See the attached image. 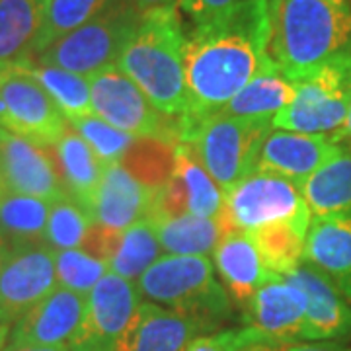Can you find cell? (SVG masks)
Listing matches in <instances>:
<instances>
[{
    "instance_id": "e575fe53",
    "label": "cell",
    "mask_w": 351,
    "mask_h": 351,
    "mask_svg": "<svg viewBox=\"0 0 351 351\" xmlns=\"http://www.w3.org/2000/svg\"><path fill=\"white\" fill-rule=\"evenodd\" d=\"M71 127L75 129L80 137L90 145V149L96 152L104 166L119 162L123 158L127 149L133 145L135 137L125 131H119L110 123H106L98 115H86L71 119Z\"/></svg>"
},
{
    "instance_id": "ab89813d",
    "label": "cell",
    "mask_w": 351,
    "mask_h": 351,
    "mask_svg": "<svg viewBox=\"0 0 351 351\" xmlns=\"http://www.w3.org/2000/svg\"><path fill=\"white\" fill-rule=\"evenodd\" d=\"M133 4L137 6L138 12H147V10H154V8L178 4V0H133Z\"/></svg>"
},
{
    "instance_id": "4dcf8cb0",
    "label": "cell",
    "mask_w": 351,
    "mask_h": 351,
    "mask_svg": "<svg viewBox=\"0 0 351 351\" xmlns=\"http://www.w3.org/2000/svg\"><path fill=\"white\" fill-rule=\"evenodd\" d=\"M160 242L151 221H141L121 232L110 260V271L135 281L160 258Z\"/></svg>"
},
{
    "instance_id": "74e56055",
    "label": "cell",
    "mask_w": 351,
    "mask_h": 351,
    "mask_svg": "<svg viewBox=\"0 0 351 351\" xmlns=\"http://www.w3.org/2000/svg\"><path fill=\"white\" fill-rule=\"evenodd\" d=\"M186 351H237L232 332H221L215 336H197Z\"/></svg>"
},
{
    "instance_id": "7402d4cb",
    "label": "cell",
    "mask_w": 351,
    "mask_h": 351,
    "mask_svg": "<svg viewBox=\"0 0 351 351\" xmlns=\"http://www.w3.org/2000/svg\"><path fill=\"white\" fill-rule=\"evenodd\" d=\"M51 149H55V158L66 193L92 217V205L106 166L90 149L86 141L71 129H66L59 143Z\"/></svg>"
},
{
    "instance_id": "bcb514c9",
    "label": "cell",
    "mask_w": 351,
    "mask_h": 351,
    "mask_svg": "<svg viewBox=\"0 0 351 351\" xmlns=\"http://www.w3.org/2000/svg\"><path fill=\"white\" fill-rule=\"evenodd\" d=\"M2 76H4V69H0V86H2Z\"/></svg>"
},
{
    "instance_id": "b9f144b4",
    "label": "cell",
    "mask_w": 351,
    "mask_h": 351,
    "mask_svg": "<svg viewBox=\"0 0 351 351\" xmlns=\"http://www.w3.org/2000/svg\"><path fill=\"white\" fill-rule=\"evenodd\" d=\"M332 141L334 143H339L341 138H351V108H350V113H348V119H346V123H343V127L339 129V131H336L334 135H332Z\"/></svg>"
},
{
    "instance_id": "8d00e7d4",
    "label": "cell",
    "mask_w": 351,
    "mask_h": 351,
    "mask_svg": "<svg viewBox=\"0 0 351 351\" xmlns=\"http://www.w3.org/2000/svg\"><path fill=\"white\" fill-rule=\"evenodd\" d=\"M234 338V350L237 351H279L281 343H274L267 338H263L262 334H258L252 328H242L232 332Z\"/></svg>"
},
{
    "instance_id": "9a60e30c",
    "label": "cell",
    "mask_w": 351,
    "mask_h": 351,
    "mask_svg": "<svg viewBox=\"0 0 351 351\" xmlns=\"http://www.w3.org/2000/svg\"><path fill=\"white\" fill-rule=\"evenodd\" d=\"M248 328L274 343H291L302 338L306 297L283 276L269 271L246 308Z\"/></svg>"
},
{
    "instance_id": "6da1fadb",
    "label": "cell",
    "mask_w": 351,
    "mask_h": 351,
    "mask_svg": "<svg viewBox=\"0 0 351 351\" xmlns=\"http://www.w3.org/2000/svg\"><path fill=\"white\" fill-rule=\"evenodd\" d=\"M269 41V0H242L193 24L184 47L189 110L180 119V143L191 127L221 112L252 78L276 64Z\"/></svg>"
},
{
    "instance_id": "83f0119b",
    "label": "cell",
    "mask_w": 351,
    "mask_h": 351,
    "mask_svg": "<svg viewBox=\"0 0 351 351\" xmlns=\"http://www.w3.org/2000/svg\"><path fill=\"white\" fill-rule=\"evenodd\" d=\"M117 0H43L41 25L34 43V59L57 39L75 32ZM32 59V61H34Z\"/></svg>"
},
{
    "instance_id": "4316f807",
    "label": "cell",
    "mask_w": 351,
    "mask_h": 351,
    "mask_svg": "<svg viewBox=\"0 0 351 351\" xmlns=\"http://www.w3.org/2000/svg\"><path fill=\"white\" fill-rule=\"evenodd\" d=\"M174 172L180 176L186 197H188V213L197 217H217L225 209V193L219 188L211 174L201 164L189 143L176 145Z\"/></svg>"
},
{
    "instance_id": "e0dca14e",
    "label": "cell",
    "mask_w": 351,
    "mask_h": 351,
    "mask_svg": "<svg viewBox=\"0 0 351 351\" xmlns=\"http://www.w3.org/2000/svg\"><path fill=\"white\" fill-rule=\"evenodd\" d=\"M339 149L341 147L338 143L326 135H306L277 129L263 141L256 170L283 176L301 188L302 182L311 178L322 164L334 158Z\"/></svg>"
},
{
    "instance_id": "c3c4849f",
    "label": "cell",
    "mask_w": 351,
    "mask_h": 351,
    "mask_svg": "<svg viewBox=\"0 0 351 351\" xmlns=\"http://www.w3.org/2000/svg\"><path fill=\"white\" fill-rule=\"evenodd\" d=\"M346 4H348V6H350V10H351V0H346Z\"/></svg>"
},
{
    "instance_id": "d4e9b609",
    "label": "cell",
    "mask_w": 351,
    "mask_h": 351,
    "mask_svg": "<svg viewBox=\"0 0 351 351\" xmlns=\"http://www.w3.org/2000/svg\"><path fill=\"white\" fill-rule=\"evenodd\" d=\"M51 201L4 191L0 195V234L8 248L45 244Z\"/></svg>"
},
{
    "instance_id": "2e32d148",
    "label": "cell",
    "mask_w": 351,
    "mask_h": 351,
    "mask_svg": "<svg viewBox=\"0 0 351 351\" xmlns=\"http://www.w3.org/2000/svg\"><path fill=\"white\" fill-rule=\"evenodd\" d=\"M205 330L209 328L189 314L141 302L115 351H186Z\"/></svg>"
},
{
    "instance_id": "7bdbcfd3",
    "label": "cell",
    "mask_w": 351,
    "mask_h": 351,
    "mask_svg": "<svg viewBox=\"0 0 351 351\" xmlns=\"http://www.w3.org/2000/svg\"><path fill=\"white\" fill-rule=\"evenodd\" d=\"M8 254H10V248H8V244H6V240H4V237L0 234V267H2V263L6 262Z\"/></svg>"
},
{
    "instance_id": "f35d334b",
    "label": "cell",
    "mask_w": 351,
    "mask_h": 351,
    "mask_svg": "<svg viewBox=\"0 0 351 351\" xmlns=\"http://www.w3.org/2000/svg\"><path fill=\"white\" fill-rule=\"evenodd\" d=\"M279 351H351L348 346H341L336 341H326V343H302V341H291V343H281Z\"/></svg>"
},
{
    "instance_id": "d6986e66",
    "label": "cell",
    "mask_w": 351,
    "mask_h": 351,
    "mask_svg": "<svg viewBox=\"0 0 351 351\" xmlns=\"http://www.w3.org/2000/svg\"><path fill=\"white\" fill-rule=\"evenodd\" d=\"M302 262L320 269L351 301V215L313 217Z\"/></svg>"
},
{
    "instance_id": "5bb4252c",
    "label": "cell",
    "mask_w": 351,
    "mask_h": 351,
    "mask_svg": "<svg viewBox=\"0 0 351 351\" xmlns=\"http://www.w3.org/2000/svg\"><path fill=\"white\" fill-rule=\"evenodd\" d=\"M283 277L301 289L306 297V316L301 339L320 341L351 338L350 302L320 269L301 262Z\"/></svg>"
},
{
    "instance_id": "8fae6325",
    "label": "cell",
    "mask_w": 351,
    "mask_h": 351,
    "mask_svg": "<svg viewBox=\"0 0 351 351\" xmlns=\"http://www.w3.org/2000/svg\"><path fill=\"white\" fill-rule=\"evenodd\" d=\"M57 287L55 250L47 244L14 248L0 267V322L16 324Z\"/></svg>"
},
{
    "instance_id": "30bf717a",
    "label": "cell",
    "mask_w": 351,
    "mask_h": 351,
    "mask_svg": "<svg viewBox=\"0 0 351 351\" xmlns=\"http://www.w3.org/2000/svg\"><path fill=\"white\" fill-rule=\"evenodd\" d=\"M141 304V291L125 277L108 271L88 293L82 326L71 351H115Z\"/></svg>"
},
{
    "instance_id": "ba28073f",
    "label": "cell",
    "mask_w": 351,
    "mask_h": 351,
    "mask_svg": "<svg viewBox=\"0 0 351 351\" xmlns=\"http://www.w3.org/2000/svg\"><path fill=\"white\" fill-rule=\"evenodd\" d=\"M225 211L232 225L246 232L274 223L311 226L313 219L297 184L263 170H254L226 191Z\"/></svg>"
},
{
    "instance_id": "60d3db41",
    "label": "cell",
    "mask_w": 351,
    "mask_h": 351,
    "mask_svg": "<svg viewBox=\"0 0 351 351\" xmlns=\"http://www.w3.org/2000/svg\"><path fill=\"white\" fill-rule=\"evenodd\" d=\"M4 351H71L69 346H24V348H12L8 346Z\"/></svg>"
},
{
    "instance_id": "d6a6232c",
    "label": "cell",
    "mask_w": 351,
    "mask_h": 351,
    "mask_svg": "<svg viewBox=\"0 0 351 351\" xmlns=\"http://www.w3.org/2000/svg\"><path fill=\"white\" fill-rule=\"evenodd\" d=\"M92 225V217L71 195H64L51 201L45 240L57 250L82 248Z\"/></svg>"
},
{
    "instance_id": "4fadbf2b",
    "label": "cell",
    "mask_w": 351,
    "mask_h": 351,
    "mask_svg": "<svg viewBox=\"0 0 351 351\" xmlns=\"http://www.w3.org/2000/svg\"><path fill=\"white\" fill-rule=\"evenodd\" d=\"M86 297L57 287L14 324L10 346H69L82 326Z\"/></svg>"
},
{
    "instance_id": "836d02e7",
    "label": "cell",
    "mask_w": 351,
    "mask_h": 351,
    "mask_svg": "<svg viewBox=\"0 0 351 351\" xmlns=\"http://www.w3.org/2000/svg\"><path fill=\"white\" fill-rule=\"evenodd\" d=\"M55 271L61 287L88 297L96 283L110 271V265L82 248L55 250Z\"/></svg>"
},
{
    "instance_id": "5b68a950",
    "label": "cell",
    "mask_w": 351,
    "mask_h": 351,
    "mask_svg": "<svg viewBox=\"0 0 351 351\" xmlns=\"http://www.w3.org/2000/svg\"><path fill=\"white\" fill-rule=\"evenodd\" d=\"M271 129V119L219 112L191 127L182 143L193 147L205 170L226 193L256 170L260 149Z\"/></svg>"
},
{
    "instance_id": "9c48e42d",
    "label": "cell",
    "mask_w": 351,
    "mask_h": 351,
    "mask_svg": "<svg viewBox=\"0 0 351 351\" xmlns=\"http://www.w3.org/2000/svg\"><path fill=\"white\" fill-rule=\"evenodd\" d=\"M0 127L51 149L66 133L59 106L34 76L22 69H6L0 86Z\"/></svg>"
},
{
    "instance_id": "7c38bea8",
    "label": "cell",
    "mask_w": 351,
    "mask_h": 351,
    "mask_svg": "<svg viewBox=\"0 0 351 351\" xmlns=\"http://www.w3.org/2000/svg\"><path fill=\"white\" fill-rule=\"evenodd\" d=\"M0 174L6 191L57 201L69 195L43 147L0 127Z\"/></svg>"
},
{
    "instance_id": "7a4b0ae2",
    "label": "cell",
    "mask_w": 351,
    "mask_h": 351,
    "mask_svg": "<svg viewBox=\"0 0 351 351\" xmlns=\"http://www.w3.org/2000/svg\"><path fill=\"white\" fill-rule=\"evenodd\" d=\"M184 47L182 16L178 4H172L141 14L133 36L115 61L158 112L176 119H184L189 110Z\"/></svg>"
},
{
    "instance_id": "603a6c76",
    "label": "cell",
    "mask_w": 351,
    "mask_h": 351,
    "mask_svg": "<svg viewBox=\"0 0 351 351\" xmlns=\"http://www.w3.org/2000/svg\"><path fill=\"white\" fill-rule=\"evenodd\" d=\"M43 0H0V69H16L34 59Z\"/></svg>"
},
{
    "instance_id": "f6af8a7d",
    "label": "cell",
    "mask_w": 351,
    "mask_h": 351,
    "mask_svg": "<svg viewBox=\"0 0 351 351\" xmlns=\"http://www.w3.org/2000/svg\"><path fill=\"white\" fill-rule=\"evenodd\" d=\"M6 191V188H4V182H2V174H0V195Z\"/></svg>"
},
{
    "instance_id": "52a82bcc",
    "label": "cell",
    "mask_w": 351,
    "mask_h": 351,
    "mask_svg": "<svg viewBox=\"0 0 351 351\" xmlns=\"http://www.w3.org/2000/svg\"><path fill=\"white\" fill-rule=\"evenodd\" d=\"M92 113L133 137H154L178 145L180 119L158 112L145 92L117 66L110 64L88 76Z\"/></svg>"
},
{
    "instance_id": "3957f363",
    "label": "cell",
    "mask_w": 351,
    "mask_h": 351,
    "mask_svg": "<svg viewBox=\"0 0 351 351\" xmlns=\"http://www.w3.org/2000/svg\"><path fill=\"white\" fill-rule=\"evenodd\" d=\"M269 55L299 82L351 43V10L334 0H269Z\"/></svg>"
},
{
    "instance_id": "ee69618b",
    "label": "cell",
    "mask_w": 351,
    "mask_h": 351,
    "mask_svg": "<svg viewBox=\"0 0 351 351\" xmlns=\"http://www.w3.org/2000/svg\"><path fill=\"white\" fill-rule=\"evenodd\" d=\"M8 332H10V326H6V324H2L0 322V351L4 348V341L8 338Z\"/></svg>"
},
{
    "instance_id": "d590c367",
    "label": "cell",
    "mask_w": 351,
    "mask_h": 351,
    "mask_svg": "<svg viewBox=\"0 0 351 351\" xmlns=\"http://www.w3.org/2000/svg\"><path fill=\"white\" fill-rule=\"evenodd\" d=\"M242 0H178V8L193 20V24L209 20L217 14L225 12L226 8L239 4Z\"/></svg>"
},
{
    "instance_id": "8992f818",
    "label": "cell",
    "mask_w": 351,
    "mask_h": 351,
    "mask_svg": "<svg viewBox=\"0 0 351 351\" xmlns=\"http://www.w3.org/2000/svg\"><path fill=\"white\" fill-rule=\"evenodd\" d=\"M141 14L133 0H117L90 22L57 39L34 61L88 78L104 66L115 64L133 36Z\"/></svg>"
},
{
    "instance_id": "f546056e",
    "label": "cell",
    "mask_w": 351,
    "mask_h": 351,
    "mask_svg": "<svg viewBox=\"0 0 351 351\" xmlns=\"http://www.w3.org/2000/svg\"><path fill=\"white\" fill-rule=\"evenodd\" d=\"M308 226L299 223H274L250 232L263 265L279 276L293 271L302 262Z\"/></svg>"
},
{
    "instance_id": "f1b7e54d",
    "label": "cell",
    "mask_w": 351,
    "mask_h": 351,
    "mask_svg": "<svg viewBox=\"0 0 351 351\" xmlns=\"http://www.w3.org/2000/svg\"><path fill=\"white\" fill-rule=\"evenodd\" d=\"M16 69H22L29 76H34L43 90L49 94L59 110L71 121L76 117L92 115V100H90V84L86 76L75 75L57 66L39 64L27 61Z\"/></svg>"
},
{
    "instance_id": "277c9868",
    "label": "cell",
    "mask_w": 351,
    "mask_h": 351,
    "mask_svg": "<svg viewBox=\"0 0 351 351\" xmlns=\"http://www.w3.org/2000/svg\"><path fill=\"white\" fill-rule=\"evenodd\" d=\"M138 291L151 301L197 318L209 330L230 311L207 256L168 254L158 258L138 277Z\"/></svg>"
},
{
    "instance_id": "1f68e13d",
    "label": "cell",
    "mask_w": 351,
    "mask_h": 351,
    "mask_svg": "<svg viewBox=\"0 0 351 351\" xmlns=\"http://www.w3.org/2000/svg\"><path fill=\"white\" fill-rule=\"evenodd\" d=\"M119 164L147 188H160L174 174L176 145L162 138L135 137Z\"/></svg>"
},
{
    "instance_id": "44dd1931",
    "label": "cell",
    "mask_w": 351,
    "mask_h": 351,
    "mask_svg": "<svg viewBox=\"0 0 351 351\" xmlns=\"http://www.w3.org/2000/svg\"><path fill=\"white\" fill-rule=\"evenodd\" d=\"M154 230L162 250L178 256H207L237 226L223 209L217 217L180 215L154 221Z\"/></svg>"
},
{
    "instance_id": "ffe728a7",
    "label": "cell",
    "mask_w": 351,
    "mask_h": 351,
    "mask_svg": "<svg viewBox=\"0 0 351 351\" xmlns=\"http://www.w3.org/2000/svg\"><path fill=\"white\" fill-rule=\"evenodd\" d=\"M215 263L228 295L240 306L248 308L256 291L269 276L250 232L240 228L228 232L215 248Z\"/></svg>"
},
{
    "instance_id": "cb8c5ba5",
    "label": "cell",
    "mask_w": 351,
    "mask_h": 351,
    "mask_svg": "<svg viewBox=\"0 0 351 351\" xmlns=\"http://www.w3.org/2000/svg\"><path fill=\"white\" fill-rule=\"evenodd\" d=\"M299 189L313 217L351 215V152L339 149Z\"/></svg>"
},
{
    "instance_id": "7dc6e473",
    "label": "cell",
    "mask_w": 351,
    "mask_h": 351,
    "mask_svg": "<svg viewBox=\"0 0 351 351\" xmlns=\"http://www.w3.org/2000/svg\"><path fill=\"white\" fill-rule=\"evenodd\" d=\"M334 2H338V4H346V0H334ZM348 6V4H346Z\"/></svg>"
},
{
    "instance_id": "ac0fdd59",
    "label": "cell",
    "mask_w": 351,
    "mask_h": 351,
    "mask_svg": "<svg viewBox=\"0 0 351 351\" xmlns=\"http://www.w3.org/2000/svg\"><path fill=\"white\" fill-rule=\"evenodd\" d=\"M151 201V188L141 184L119 162L108 164L92 205V221L115 232H123L149 219Z\"/></svg>"
},
{
    "instance_id": "484cf974",
    "label": "cell",
    "mask_w": 351,
    "mask_h": 351,
    "mask_svg": "<svg viewBox=\"0 0 351 351\" xmlns=\"http://www.w3.org/2000/svg\"><path fill=\"white\" fill-rule=\"evenodd\" d=\"M293 100H295L293 82H289L281 75L277 64H271L256 78H252L221 110V113L234 117H250V119H271Z\"/></svg>"
}]
</instances>
